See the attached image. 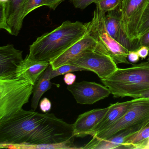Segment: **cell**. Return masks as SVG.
Returning <instances> with one entry per match:
<instances>
[{
    "label": "cell",
    "instance_id": "9a60e30c",
    "mask_svg": "<svg viewBox=\"0 0 149 149\" xmlns=\"http://www.w3.org/2000/svg\"><path fill=\"white\" fill-rule=\"evenodd\" d=\"M121 6L105 15V26L109 34L129 51L136 50L133 44L127 39L122 27Z\"/></svg>",
    "mask_w": 149,
    "mask_h": 149
},
{
    "label": "cell",
    "instance_id": "f1b7e54d",
    "mask_svg": "<svg viewBox=\"0 0 149 149\" xmlns=\"http://www.w3.org/2000/svg\"><path fill=\"white\" fill-rule=\"evenodd\" d=\"M127 58L129 61L132 64V63H137L139 61L140 57L139 56L136 50H132L129 51Z\"/></svg>",
    "mask_w": 149,
    "mask_h": 149
},
{
    "label": "cell",
    "instance_id": "836d02e7",
    "mask_svg": "<svg viewBox=\"0 0 149 149\" xmlns=\"http://www.w3.org/2000/svg\"><path fill=\"white\" fill-rule=\"evenodd\" d=\"M149 125V123L148 124V125Z\"/></svg>",
    "mask_w": 149,
    "mask_h": 149
},
{
    "label": "cell",
    "instance_id": "8fae6325",
    "mask_svg": "<svg viewBox=\"0 0 149 149\" xmlns=\"http://www.w3.org/2000/svg\"><path fill=\"white\" fill-rule=\"evenodd\" d=\"M24 59L22 51L13 44L0 47V79L16 78V71Z\"/></svg>",
    "mask_w": 149,
    "mask_h": 149
},
{
    "label": "cell",
    "instance_id": "ffe728a7",
    "mask_svg": "<svg viewBox=\"0 0 149 149\" xmlns=\"http://www.w3.org/2000/svg\"><path fill=\"white\" fill-rule=\"evenodd\" d=\"M123 0H98L95 3L96 7L104 13L115 10L122 5Z\"/></svg>",
    "mask_w": 149,
    "mask_h": 149
},
{
    "label": "cell",
    "instance_id": "d6a6232c",
    "mask_svg": "<svg viewBox=\"0 0 149 149\" xmlns=\"http://www.w3.org/2000/svg\"><path fill=\"white\" fill-rule=\"evenodd\" d=\"M148 56H149V57H148V61H149V55H148Z\"/></svg>",
    "mask_w": 149,
    "mask_h": 149
},
{
    "label": "cell",
    "instance_id": "484cf974",
    "mask_svg": "<svg viewBox=\"0 0 149 149\" xmlns=\"http://www.w3.org/2000/svg\"><path fill=\"white\" fill-rule=\"evenodd\" d=\"M139 47L146 46L149 49V30L139 36L138 39Z\"/></svg>",
    "mask_w": 149,
    "mask_h": 149
},
{
    "label": "cell",
    "instance_id": "9c48e42d",
    "mask_svg": "<svg viewBox=\"0 0 149 149\" xmlns=\"http://www.w3.org/2000/svg\"><path fill=\"white\" fill-rule=\"evenodd\" d=\"M26 0H0V28L17 36L22 28L23 7Z\"/></svg>",
    "mask_w": 149,
    "mask_h": 149
},
{
    "label": "cell",
    "instance_id": "3957f363",
    "mask_svg": "<svg viewBox=\"0 0 149 149\" xmlns=\"http://www.w3.org/2000/svg\"><path fill=\"white\" fill-rule=\"evenodd\" d=\"M118 68L111 75L102 80L114 97H133L149 90V61Z\"/></svg>",
    "mask_w": 149,
    "mask_h": 149
},
{
    "label": "cell",
    "instance_id": "30bf717a",
    "mask_svg": "<svg viewBox=\"0 0 149 149\" xmlns=\"http://www.w3.org/2000/svg\"><path fill=\"white\" fill-rule=\"evenodd\" d=\"M67 89L71 92L77 103L82 104H93L111 94L104 85L87 81L68 85Z\"/></svg>",
    "mask_w": 149,
    "mask_h": 149
},
{
    "label": "cell",
    "instance_id": "d6986e66",
    "mask_svg": "<svg viewBox=\"0 0 149 149\" xmlns=\"http://www.w3.org/2000/svg\"><path fill=\"white\" fill-rule=\"evenodd\" d=\"M149 138V125H148L128 139L121 146V149H144L146 143Z\"/></svg>",
    "mask_w": 149,
    "mask_h": 149
},
{
    "label": "cell",
    "instance_id": "603a6c76",
    "mask_svg": "<svg viewBox=\"0 0 149 149\" xmlns=\"http://www.w3.org/2000/svg\"><path fill=\"white\" fill-rule=\"evenodd\" d=\"M43 0H26L23 7L24 18L36 8L43 6Z\"/></svg>",
    "mask_w": 149,
    "mask_h": 149
},
{
    "label": "cell",
    "instance_id": "ba28073f",
    "mask_svg": "<svg viewBox=\"0 0 149 149\" xmlns=\"http://www.w3.org/2000/svg\"><path fill=\"white\" fill-rule=\"evenodd\" d=\"M68 63L81 67L86 71H92L101 80L111 75L118 68L109 56L96 50L87 51Z\"/></svg>",
    "mask_w": 149,
    "mask_h": 149
},
{
    "label": "cell",
    "instance_id": "8992f818",
    "mask_svg": "<svg viewBox=\"0 0 149 149\" xmlns=\"http://www.w3.org/2000/svg\"><path fill=\"white\" fill-rule=\"evenodd\" d=\"M134 99L130 108L118 121L92 136L106 139L126 129L140 125L147 126L149 123V99Z\"/></svg>",
    "mask_w": 149,
    "mask_h": 149
},
{
    "label": "cell",
    "instance_id": "4dcf8cb0",
    "mask_svg": "<svg viewBox=\"0 0 149 149\" xmlns=\"http://www.w3.org/2000/svg\"><path fill=\"white\" fill-rule=\"evenodd\" d=\"M132 98L134 99L137 98H146L149 99V90L143 91L139 95L134 96Z\"/></svg>",
    "mask_w": 149,
    "mask_h": 149
},
{
    "label": "cell",
    "instance_id": "cb8c5ba5",
    "mask_svg": "<svg viewBox=\"0 0 149 149\" xmlns=\"http://www.w3.org/2000/svg\"><path fill=\"white\" fill-rule=\"evenodd\" d=\"M98 0H72L74 7L78 9H84L93 3H95Z\"/></svg>",
    "mask_w": 149,
    "mask_h": 149
},
{
    "label": "cell",
    "instance_id": "d4e9b609",
    "mask_svg": "<svg viewBox=\"0 0 149 149\" xmlns=\"http://www.w3.org/2000/svg\"><path fill=\"white\" fill-rule=\"evenodd\" d=\"M40 107L41 110L42 112L47 113L50 111L51 110L52 108V103L48 98L44 97L40 102Z\"/></svg>",
    "mask_w": 149,
    "mask_h": 149
},
{
    "label": "cell",
    "instance_id": "1f68e13d",
    "mask_svg": "<svg viewBox=\"0 0 149 149\" xmlns=\"http://www.w3.org/2000/svg\"><path fill=\"white\" fill-rule=\"evenodd\" d=\"M144 149H149V138L146 141L145 145L144 147Z\"/></svg>",
    "mask_w": 149,
    "mask_h": 149
},
{
    "label": "cell",
    "instance_id": "7402d4cb",
    "mask_svg": "<svg viewBox=\"0 0 149 149\" xmlns=\"http://www.w3.org/2000/svg\"><path fill=\"white\" fill-rule=\"evenodd\" d=\"M148 30H149V3L144 12L139 23L138 29V38Z\"/></svg>",
    "mask_w": 149,
    "mask_h": 149
},
{
    "label": "cell",
    "instance_id": "ac0fdd59",
    "mask_svg": "<svg viewBox=\"0 0 149 149\" xmlns=\"http://www.w3.org/2000/svg\"><path fill=\"white\" fill-rule=\"evenodd\" d=\"M52 70L51 65H49L34 85L33 97L31 102V107L34 110L37 109L42 95L52 87L50 76Z\"/></svg>",
    "mask_w": 149,
    "mask_h": 149
},
{
    "label": "cell",
    "instance_id": "e0dca14e",
    "mask_svg": "<svg viewBox=\"0 0 149 149\" xmlns=\"http://www.w3.org/2000/svg\"><path fill=\"white\" fill-rule=\"evenodd\" d=\"M135 99L117 102L109 105V109L92 135L103 131L118 121L131 106Z\"/></svg>",
    "mask_w": 149,
    "mask_h": 149
},
{
    "label": "cell",
    "instance_id": "7c38bea8",
    "mask_svg": "<svg viewBox=\"0 0 149 149\" xmlns=\"http://www.w3.org/2000/svg\"><path fill=\"white\" fill-rule=\"evenodd\" d=\"M109 109V106L103 109L91 110L79 115L73 124L75 137L92 136Z\"/></svg>",
    "mask_w": 149,
    "mask_h": 149
},
{
    "label": "cell",
    "instance_id": "83f0119b",
    "mask_svg": "<svg viewBox=\"0 0 149 149\" xmlns=\"http://www.w3.org/2000/svg\"><path fill=\"white\" fill-rule=\"evenodd\" d=\"M76 76L73 73H68L65 74L63 77L64 82L68 85H71L75 82Z\"/></svg>",
    "mask_w": 149,
    "mask_h": 149
},
{
    "label": "cell",
    "instance_id": "5b68a950",
    "mask_svg": "<svg viewBox=\"0 0 149 149\" xmlns=\"http://www.w3.org/2000/svg\"><path fill=\"white\" fill-rule=\"evenodd\" d=\"M105 13L96 7L92 20L85 23L87 33L98 44V52L109 56L116 64H132L128 60L129 50L114 40L105 26Z\"/></svg>",
    "mask_w": 149,
    "mask_h": 149
},
{
    "label": "cell",
    "instance_id": "5bb4252c",
    "mask_svg": "<svg viewBox=\"0 0 149 149\" xmlns=\"http://www.w3.org/2000/svg\"><path fill=\"white\" fill-rule=\"evenodd\" d=\"M145 127L140 125L126 129L106 139L92 136V139L81 149H120L128 139Z\"/></svg>",
    "mask_w": 149,
    "mask_h": 149
},
{
    "label": "cell",
    "instance_id": "7a4b0ae2",
    "mask_svg": "<svg viewBox=\"0 0 149 149\" xmlns=\"http://www.w3.org/2000/svg\"><path fill=\"white\" fill-rule=\"evenodd\" d=\"M87 33L85 24L66 21L53 31L38 37L30 45L29 58L50 62Z\"/></svg>",
    "mask_w": 149,
    "mask_h": 149
},
{
    "label": "cell",
    "instance_id": "4fadbf2b",
    "mask_svg": "<svg viewBox=\"0 0 149 149\" xmlns=\"http://www.w3.org/2000/svg\"><path fill=\"white\" fill-rule=\"evenodd\" d=\"M96 41L87 33L82 38L74 43L65 52L49 62L52 69L56 70L61 66L67 64L83 53L90 50H98Z\"/></svg>",
    "mask_w": 149,
    "mask_h": 149
},
{
    "label": "cell",
    "instance_id": "4316f807",
    "mask_svg": "<svg viewBox=\"0 0 149 149\" xmlns=\"http://www.w3.org/2000/svg\"><path fill=\"white\" fill-rule=\"evenodd\" d=\"M64 1L66 0H43V6H46L51 9L55 10Z\"/></svg>",
    "mask_w": 149,
    "mask_h": 149
},
{
    "label": "cell",
    "instance_id": "6da1fadb",
    "mask_svg": "<svg viewBox=\"0 0 149 149\" xmlns=\"http://www.w3.org/2000/svg\"><path fill=\"white\" fill-rule=\"evenodd\" d=\"M73 124L53 113H40L22 109L0 121V146L38 145L74 143Z\"/></svg>",
    "mask_w": 149,
    "mask_h": 149
},
{
    "label": "cell",
    "instance_id": "2e32d148",
    "mask_svg": "<svg viewBox=\"0 0 149 149\" xmlns=\"http://www.w3.org/2000/svg\"><path fill=\"white\" fill-rule=\"evenodd\" d=\"M49 65L48 62L33 61L26 56L18 68L16 77L28 80L34 85Z\"/></svg>",
    "mask_w": 149,
    "mask_h": 149
},
{
    "label": "cell",
    "instance_id": "44dd1931",
    "mask_svg": "<svg viewBox=\"0 0 149 149\" xmlns=\"http://www.w3.org/2000/svg\"><path fill=\"white\" fill-rule=\"evenodd\" d=\"M83 70H86L75 65H72L70 63H67L61 66L56 70H52L51 74H50V78L51 80L58 76L65 74L67 73L75 72V71H83Z\"/></svg>",
    "mask_w": 149,
    "mask_h": 149
},
{
    "label": "cell",
    "instance_id": "f546056e",
    "mask_svg": "<svg viewBox=\"0 0 149 149\" xmlns=\"http://www.w3.org/2000/svg\"><path fill=\"white\" fill-rule=\"evenodd\" d=\"M136 51L139 57L142 59H145L149 55V48L146 46H141L137 49Z\"/></svg>",
    "mask_w": 149,
    "mask_h": 149
},
{
    "label": "cell",
    "instance_id": "52a82bcc",
    "mask_svg": "<svg viewBox=\"0 0 149 149\" xmlns=\"http://www.w3.org/2000/svg\"><path fill=\"white\" fill-rule=\"evenodd\" d=\"M149 0H123L121 6V24L124 33L136 50L138 43V29L142 15Z\"/></svg>",
    "mask_w": 149,
    "mask_h": 149
},
{
    "label": "cell",
    "instance_id": "277c9868",
    "mask_svg": "<svg viewBox=\"0 0 149 149\" xmlns=\"http://www.w3.org/2000/svg\"><path fill=\"white\" fill-rule=\"evenodd\" d=\"M34 85L26 79H0V121L5 120L22 109L28 102Z\"/></svg>",
    "mask_w": 149,
    "mask_h": 149
}]
</instances>
